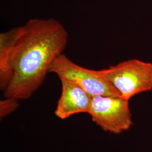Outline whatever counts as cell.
Returning a JSON list of instances; mask_svg holds the SVG:
<instances>
[{
    "mask_svg": "<svg viewBox=\"0 0 152 152\" xmlns=\"http://www.w3.org/2000/svg\"><path fill=\"white\" fill-rule=\"evenodd\" d=\"M68 33L54 19H31L0 34V88L7 98H30L66 48Z\"/></svg>",
    "mask_w": 152,
    "mask_h": 152,
    "instance_id": "1",
    "label": "cell"
},
{
    "mask_svg": "<svg viewBox=\"0 0 152 152\" xmlns=\"http://www.w3.org/2000/svg\"><path fill=\"white\" fill-rule=\"evenodd\" d=\"M105 79L129 100L142 92L152 90V63L132 59L100 70Z\"/></svg>",
    "mask_w": 152,
    "mask_h": 152,
    "instance_id": "2",
    "label": "cell"
},
{
    "mask_svg": "<svg viewBox=\"0 0 152 152\" xmlns=\"http://www.w3.org/2000/svg\"><path fill=\"white\" fill-rule=\"evenodd\" d=\"M49 72L56 74L59 78L76 83L91 96L102 95L121 97L120 93L104 78L100 71L81 66L63 54L54 61Z\"/></svg>",
    "mask_w": 152,
    "mask_h": 152,
    "instance_id": "3",
    "label": "cell"
},
{
    "mask_svg": "<svg viewBox=\"0 0 152 152\" xmlns=\"http://www.w3.org/2000/svg\"><path fill=\"white\" fill-rule=\"evenodd\" d=\"M88 114L104 131L115 134L129 130L133 124L129 100L119 96H92Z\"/></svg>",
    "mask_w": 152,
    "mask_h": 152,
    "instance_id": "4",
    "label": "cell"
},
{
    "mask_svg": "<svg viewBox=\"0 0 152 152\" xmlns=\"http://www.w3.org/2000/svg\"><path fill=\"white\" fill-rule=\"evenodd\" d=\"M61 94L55 111L56 116L65 120L73 114L88 113L92 96L73 82L60 78Z\"/></svg>",
    "mask_w": 152,
    "mask_h": 152,
    "instance_id": "5",
    "label": "cell"
},
{
    "mask_svg": "<svg viewBox=\"0 0 152 152\" xmlns=\"http://www.w3.org/2000/svg\"><path fill=\"white\" fill-rule=\"evenodd\" d=\"M18 99L15 98H7L0 102V117L4 118L11 114L18 108L19 104Z\"/></svg>",
    "mask_w": 152,
    "mask_h": 152,
    "instance_id": "6",
    "label": "cell"
}]
</instances>
